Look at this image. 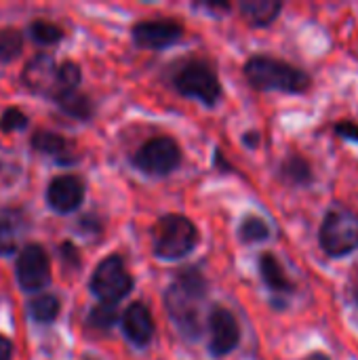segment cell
<instances>
[{
    "label": "cell",
    "instance_id": "cell-1",
    "mask_svg": "<svg viewBox=\"0 0 358 360\" xmlns=\"http://www.w3.org/2000/svg\"><path fill=\"white\" fill-rule=\"evenodd\" d=\"M207 293V283L196 270H184L177 274L173 287L167 293V310L177 325V329L188 338L196 340L203 331L198 321L196 302Z\"/></svg>",
    "mask_w": 358,
    "mask_h": 360
},
{
    "label": "cell",
    "instance_id": "cell-2",
    "mask_svg": "<svg viewBox=\"0 0 358 360\" xmlns=\"http://www.w3.org/2000/svg\"><path fill=\"white\" fill-rule=\"evenodd\" d=\"M245 76L253 89L260 91H283V93H306L312 84V78L276 57L255 55L245 63Z\"/></svg>",
    "mask_w": 358,
    "mask_h": 360
},
{
    "label": "cell",
    "instance_id": "cell-3",
    "mask_svg": "<svg viewBox=\"0 0 358 360\" xmlns=\"http://www.w3.org/2000/svg\"><path fill=\"white\" fill-rule=\"evenodd\" d=\"M152 234L154 255L160 259H181L198 245V230L184 215H165Z\"/></svg>",
    "mask_w": 358,
    "mask_h": 360
},
{
    "label": "cell",
    "instance_id": "cell-4",
    "mask_svg": "<svg viewBox=\"0 0 358 360\" xmlns=\"http://www.w3.org/2000/svg\"><path fill=\"white\" fill-rule=\"evenodd\" d=\"M319 245L329 257H346L358 249V215L333 209L325 215L319 230Z\"/></svg>",
    "mask_w": 358,
    "mask_h": 360
},
{
    "label": "cell",
    "instance_id": "cell-5",
    "mask_svg": "<svg viewBox=\"0 0 358 360\" xmlns=\"http://www.w3.org/2000/svg\"><path fill=\"white\" fill-rule=\"evenodd\" d=\"M173 86L184 95V97H194L200 99L205 105H215L217 99L222 97V84L215 74V70L203 61H190L186 63L175 76H173Z\"/></svg>",
    "mask_w": 358,
    "mask_h": 360
},
{
    "label": "cell",
    "instance_id": "cell-6",
    "mask_svg": "<svg viewBox=\"0 0 358 360\" xmlns=\"http://www.w3.org/2000/svg\"><path fill=\"white\" fill-rule=\"evenodd\" d=\"M91 291L101 304H116L133 291V276L120 255L106 257L91 276Z\"/></svg>",
    "mask_w": 358,
    "mask_h": 360
},
{
    "label": "cell",
    "instance_id": "cell-7",
    "mask_svg": "<svg viewBox=\"0 0 358 360\" xmlns=\"http://www.w3.org/2000/svg\"><path fill=\"white\" fill-rule=\"evenodd\" d=\"M181 162V150L171 137H154L146 141L137 154L135 165L148 175H169Z\"/></svg>",
    "mask_w": 358,
    "mask_h": 360
},
{
    "label": "cell",
    "instance_id": "cell-8",
    "mask_svg": "<svg viewBox=\"0 0 358 360\" xmlns=\"http://www.w3.org/2000/svg\"><path fill=\"white\" fill-rule=\"evenodd\" d=\"M51 281V262L40 245H25L17 257V283L23 291H40Z\"/></svg>",
    "mask_w": 358,
    "mask_h": 360
},
{
    "label": "cell",
    "instance_id": "cell-9",
    "mask_svg": "<svg viewBox=\"0 0 358 360\" xmlns=\"http://www.w3.org/2000/svg\"><path fill=\"white\" fill-rule=\"evenodd\" d=\"M209 352L215 359H222L230 354L238 342H241V327L234 319V314L226 308H215L209 314Z\"/></svg>",
    "mask_w": 358,
    "mask_h": 360
},
{
    "label": "cell",
    "instance_id": "cell-10",
    "mask_svg": "<svg viewBox=\"0 0 358 360\" xmlns=\"http://www.w3.org/2000/svg\"><path fill=\"white\" fill-rule=\"evenodd\" d=\"M184 34V27L173 19H150L139 21L133 27V40L141 49H162L177 42Z\"/></svg>",
    "mask_w": 358,
    "mask_h": 360
},
{
    "label": "cell",
    "instance_id": "cell-11",
    "mask_svg": "<svg viewBox=\"0 0 358 360\" xmlns=\"http://www.w3.org/2000/svg\"><path fill=\"white\" fill-rule=\"evenodd\" d=\"M84 198V186L76 175H59L49 184L46 200L57 213H72Z\"/></svg>",
    "mask_w": 358,
    "mask_h": 360
},
{
    "label": "cell",
    "instance_id": "cell-12",
    "mask_svg": "<svg viewBox=\"0 0 358 360\" xmlns=\"http://www.w3.org/2000/svg\"><path fill=\"white\" fill-rule=\"evenodd\" d=\"M21 80L30 91L53 97L55 89H57V63H55V59L51 55L34 57L25 65Z\"/></svg>",
    "mask_w": 358,
    "mask_h": 360
},
{
    "label": "cell",
    "instance_id": "cell-13",
    "mask_svg": "<svg viewBox=\"0 0 358 360\" xmlns=\"http://www.w3.org/2000/svg\"><path fill=\"white\" fill-rule=\"evenodd\" d=\"M122 333L135 346H148L154 338V319L143 304H131L120 319Z\"/></svg>",
    "mask_w": 358,
    "mask_h": 360
},
{
    "label": "cell",
    "instance_id": "cell-14",
    "mask_svg": "<svg viewBox=\"0 0 358 360\" xmlns=\"http://www.w3.org/2000/svg\"><path fill=\"white\" fill-rule=\"evenodd\" d=\"M32 148L40 154H46V156H53L55 160L68 165V162H74L76 156L72 154V146L65 137H61L59 133H53V131H38L34 133L32 137Z\"/></svg>",
    "mask_w": 358,
    "mask_h": 360
},
{
    "label": "cell",
    "instance_id": "cell-15",
    "mask_svg": "<svg viewBox=\"0 0 358 360\" xmlns=\"http://www.w3.org/2000/svg\"><path fill=\"white\" fill-rule=\"evenodd\" d=\"M260 274H262V281L266 283V287L274 293H293L295 291V285L285 274L281 262L272 253H264L260 257Z\"/></svg>",
    "mask_w": 358,
    "mask_h": 360
},
{
    "label": "cell",
    "instance_id": "cell-16",
    "mask_svg": "<svg viewBox=\"0 0 358 360\" xmlns=\"http://www.w3.org/2000/svg\"><path fill=\"white\" fill-rule=\"evenodd\" d=\"M281 11H283V2H276V0H243L241 2L243 17L255 27L270 25L279 17Z\"/></svg>",
    "mask_w": 358,
    "mask_h": 360
},
{
    "label": "cell",
    "instance_id": "cell-17",
    "mask_svg": "<svg viewBox=\"0 0 358 360\" xmlns=\"http://www.w3.org/2000/svg\"><path fill=\"white\" fill-rule=\"evenodd\" d=\"M279 175L285 184L289 186H310L312 179H314V173H312V165L308 162V158H304L302 154H289L283 162H281V169H279Z\"/></svg>",
    "mask_w": 358,
    "mask_h": 360
},
{
    "label": "cell",
    "instance_id": "cell-18",
    "mask_svg": "<svg viewBox=\"0 0 358 360\" xmlns=\"http://www.w3.org/2000/svg\"><path fill=\"white\" fill-rule=\"evenodd\" d=\"M55 101H57V105H59L68 116H72V118L89 120V118H91V114H93V105H91L89 97H87V95H82V93H78L76 89H74V91H65V93L57 95V97H55Z\"/></svg>",
    "mask_w": 358,
    "mask_h": 360
},
{
    "label": "cell",
    "instance_id": "cell-19",
    "mask_svg": "<svg viewBox=\"0 0 358 360\" xmlns=\"http://www.w3.org/2000/svg\"><path fill=\"white\" fill-rule=\"evenodd\" d=\"M19 215L4 211L0 215V255H13L17 253V245H19Z\"/></svg>",
    "mask_w": 358,
    "mask_h": 360
},
{
    "label": "cell",
    "instance_id": "cell-20",
    "mask_svg": "<svg viewBox=\"0 0 358 360\" xmlns=\"http://www.w3.org/2000/svg\"><path fill=\"white\" fill-rule=\"evenodd\" d=\"M27 310H30V316H32L36 323L46 325V323H53V321L59 316L61 304H59V300H57L55 295H49V293H46V295L34 297V300L30 302Z\"/></svg>",
    "mask_w": 358,
    "mask_h": 360
},
{
    "label": "cell",
    "instance_id": "cell-21",
    "mask_svg": "<svg viewBox=\"0 0 358 360\" xmlns=\"http://www.w3.org/2000/svg\"><path fill=\"white\" fill-rule=\"evenodd\" d=\"M238 236H241V240L247 243V245L264 243V240L270 238V228H268V224H266L262 217L249 215V217L243 219V224H241V228H238Z\"/></svg>",
    "mask_w": 358,
    "mask_h": 360
},
{
    "label": "cell",
    "instance_id": "cell-22",
    "mask_svg": "<svg viewBox=\"0 0 358 360\" xmlns=\"http://www.w3.org/2000/svg\"><path fill=\"white\" fill-rule=\"evenodd\" d=\"M30 36H32L34 42L49 46V44H57V42L63 38V32H61V27H57V25L51 23V21L36 19V21L30 23Z\"/></svg>",
    "mask_w": 358,
    "mask_h": 360
},
{
    "label": "cell",
    "instance_id": "cell-23",
    "mask_svg": "<svg viewBox=\"0 0 358 360\" xmlns=\"http://www.w3.org/2000/svg\"><path fill=\"white\" fill-rule=\"evenodd\" d=\"M80 82V68L74 61H65L57 68V89L53 93V99L65 91H74Z\"/></svg>",
    "mask_w": 358,
    "mask_h": 360
},
{
    "label": "cell",
    "instance_id": "cell-24",
    "mask_svg": "<svg viewBox=\"0 0 358 360\" xmlns=\"http://www.w3.org/2000/svg\"><path fill=\"white\" fill-rule=\"evenodd\" d=\"M23 46V36L17 30H2L0 32V61H13Z\"/></svg>",
    "mask_w": 358,
    "mask_h": 360
},
{
    "label": "cell",
    "instance_id": "cell-25",
    "mask_svg": "<svg viewBox=\"0 0 358 360\" xmlns=\"http://www.w3.org/2000/svg\"><path fill=\"white\" fill-rule=\"evenodd\" d=\"M118 323V310L116 304H99L89 314V325L93 329H110Z\"/></svg>",
    "mask_w": 358,
    "mask_h": 360
},
{
    "label": "cell",
    "instance_id": "cell-26",
    "mask_svg": "<svg viewBox=\"0 0 358 360\" xmlns=\"http://www.w3.org/2000/svg\"><path fill=\"white\" fill-rule=\"evenodd\" d=\"M25 127H27V116L19 108H8L2 112V116H0V131L2 133H13V131L25 129Z\"/></svg>",
    "mask_w": 358,
    "mask_h": 360
},
{
    "label": "cell",
    "instance_id": "cell-27",
    "mask_svg": "<svg viewBox=\"0 0 358 360\" xmlns=\"http://www.w3.org/2000/svg\"><path fill=\"white\" fill-rule=\"evenodd\" d=\"M335 133L342 137V139H348V141H357L358 143V124L352 120H342L335 124Z\"/></svg>",
    "mask_w": 358,
    "mask_h": 360
},
{
    "label": "cell",
    "instance_id": "cell-28",
    "mask_svg": "<svg viewBox=\"0 0 358 360\" xmlns=\"http://www.w3.org/2000/svg\"><path fill=\"white\" fill-rule=\"evenodd\" d=\"M11 354H13L11 342L4 335H0V360H11Z\"/></svg>",
    "mask_w": 358,
    "mask_h": 360
},
{
    "label": "cell",
    "instance_id": "cell-29",
    "mask_svg": "<svg viewBox=\"0 0 358 360\" xmlns=\"http://www.w3.org/2000/svg\"><path fill=\"white\" fill-rule=\"evenodd\" d=\"M245 143H247L249 148H257V146H260V133H257V131H249V133L245 135Z\"/></svg>",
    "mask_w": 358,
    "mask_h": 360
},
{
    "label": "cell",
    "instance_id": "cell-30",
    "mask_svg": "<svg viewBox=\"0 0 358 360\" xmlns=\"http://www.w3.org/2000/svg\"><path fill=\"white\" fill-rule=\"evenodd\" d=\"M304 360H329V356L323 354V352H312V354H308Z\"/></svg>",
    "mask_w": 358,
    "mask_h": 360
},
{
    "label": "cell",
    "instance_id": "cell-31",
    "mask_svg": "<svg viewBox=\"0 0 358 360\" xmlns=\"http://www.w3.org/2000/svg\"><path fill=\"white\" fill-rule=\"evenodd\" d=\"M350 295H352V302L358 306V281L352 285V291H350Z\"/></svg>",
    "mask_w": 358,
    "mask_h": 360
},
{
    "label": "cell",
    "instance_id": "cell-32",
    "mask_svg": "<svg viewBox=\"0 0 358 360\" xmlns=\"http://www.w3.org/2000/svg\"><path fill=\"white\" fill-rule=\"evenodd\" d=\"M84 360H93V359H84Z\"/></svg>",
    "mask_w": 358,
    "mask_h": 360
}]
</instances>
